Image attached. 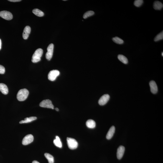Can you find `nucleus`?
<instances>
[{
  "label": "nucleus",
  "mask_w": 163,
  "mask_h": 163,
  "mask_svg": "<svg viewBox=\"0 0 163 163\" xmlns=\"http://www.w3.org/2000/svg\"><path fill=\"white\" fill-rule=\"evenodd\" d=\"M29 93V91L26 89L19 90L17 95V99L20 101H24L27 98Z\"/></svg>",
  "instance_id": "f257e3e1"
},
{
  "label": "nucleus",
  "mask_w": 163,
  "mask_h": 163,
  "mask_svg": "<svg viewBox=\"0 0 163 163\" xmlns=\"http://www.w3.org/2000/svg\"><path fill=\"white\" fill-rule=\"evenodd\" d=\"M43 54V50L42 49L39 48L36 50L32 56V62L36 63L41 60V57Z\"/></svg>",
  "instance_id": "f03ea898"
},
{
  "label": "nucleus",
  "mask_w": 163,
  "mask_h": 163,
  "mask_svg": "<svg viewBox=\"0 0 163 163\" xmlns=\"http://www.w3.org/2000/svg\"><path fill=\"white\" fill-rule=\"evenodd\" d=\"M67 141L68 147L70 149H74L78 147V142L76 140L73 138L67 137Z\"/></svg>",
  "instance_id": "7ed1b4c3"
},
{
  "label": "nucleus",
  "mask_w": 163,
  "mask_h": 163,
  "mask_svg": "<svg viewBox=\"0 0 163 163\" xmlns=\"http://www.w3.org/2000/svg\"><path fill=\"white\" fill-rule=\"evenodd\" d=\"M60 72L58 70H53L49 72L48 75V78L51 81H54L60 75Z\"/></svg>",
  "instance_id": "20e7f679"
},
{
  "label": "nucleus",
  "mask_w": 163,
  "mask_h": 163,
  "mask_svg": "<svg viewBox=\"0 0 163 163\" xmlns=\"http://www.w3.org/2000/svg\"><path fill=\"white\" fill-rule=\"evenodd\" d=\"M39 105L42 107L51 108L53 109H54V106L52 104V102L49 99L43 100L41 102Z\"/></svg>",
  "instance_id": "39448f33"
},
{
  "label": "nucleus",
  "mask_w": 163,
  "mask_h": 163,
  "mask_svg": "<svg viewBox=\"0 0 163 163\" xmlns=\"http://www.w3.org/2000/svg\"><path fill=\"white\" fill-rule=\"evenodd\" d=\"M54 48V45L53 44H49L47 49V52L46 54V57L47 60H50L52 58Z\"/></svg>",
  "instance_id": "423d86ee"
},
{
  "label": "nucleus",
  "mask_w": 163,
  "mask_h": 163,
  "mask_svg": "<svg viewBox=\"0 0 163 163\" xmlns=\"http://www.w3.org/2000/svg\"><path fill=\"white\" fill-rule=\"evenodd\" d=\"M0 16L3 19L7 20H10L12 19L13 16L12 14L9 11H3L0 12Z\"/></svg>",
  "instance_id": "0eeeda50"
},
{
  "label": "nucleus",
  "mask_w": 163,
  "mask_h": 163,
  "mask_svg": "<svg viewBox=\"0 0 163 163\" xmlns=\"http://www.w3.org/2000/svg\"><path fill=\"white\" fill-rule=\"evenodd\" d=\"M34 137L32 135H27L23 139L22 144L24 145H26L32 143Z\"/></svg>",
  "instance_id": "6e6552de"
},
{
  "label": "nucleus",
  "mask_w": 163,
  "mask_h": 163,
  "mask_svg": "<svg viewBox=\"0 0 163 163\" xmlns=\"http://www.w3.org/2000/svg\"><path fill=\"white\" fill-rule=\"evenodd\" d=\"M110 96L108 94H105L102 96L98 101V103L99 105H103L107 103L110 99Z\"/></svg>",
  "instance_id": "1a4fd4ad"
},
{
  "label": "nucleus",
  "mask_w": 163,
  "mask_h": 163,
  "mask_svg": "<svg viewBox=\"0 0 163 163\" xmlns=\"http://www.w3.org/2000/svg\"><path fill=\"white\" fill-rule=\"evenodd\" d=\"M125 150V147L123 146H120L117 149V156L118 159H121L123 157Z\"/></svg>",
  "instance_id": "9d476101"
},
{
  "label": "nucleus",
  "mask_w": 163,
  "mask_h": 163,
  "mask_svg": "<svg viewBox=\"0 0 163 163\" xmlns=\"http://www.w3.org/2000/svg\"><path fill=\"white\" fill-rule=\"evenodd\" d=\"M150 87L151 93L155 94L158 92V87L156 82L154 81H151L149 83Z\"/></svg>",
  "instance_id": "9b49d317"
},
{
  "label": "nucleus",
  "mask_w": 163,
  "mask_h": 163,
  "mask_svg": "<svg viewBox=\"0 0 163 163\" xmlns=\"http://www.w3.org/2000/svg\"><path fill=\"white\" fill-rule=\"evenodd\" d=\"M31 31V28L29 26H27L24 28L23 33L22 36L24 39H27L29 37Z\"/></svg>",
  "instance_id": "f8f14e48"
},
{
  "label": "nucleus",
  "mask_w": 163,
  "mask_h": 163,
  "mask_svg": "<svg viewBox=\"0 0 163 163\" xmlns=\"http://www.w3.org/2000/svg\"><path fill=\"white\" fill-rule=\"evenodd\" d=\"M115 131V128L114 126H112L110 128L107 134L106 137L108 140H110L114 134Z\"/></svg>",
  "instance_id": "ddd939ff"
},
{
  "label": "nucleus",
  "mask_w": 163,
  "mask_h": 163,
  "mask_svg": "<svg viewBox=\"0 0 163 163\" xmlns=\"http://www.w3.org/2000/svg\"><path fill=\"white\" fill-rule=\"evenodd\" d=\"M0 91L4 95L7 94L9 92L7 85L3 83H0Z\"/></svg>",
  "instance_id": "4468645a"
},
{
  "label": "nucleus",
  "mask_w": 163,
  "mask_h": 163,
  "mask_svg": "<svg viewBox=\"0 0 163 163\" xmlns=\"http://www.w3.org/2000/svg\"><path fill=\"white\" fill-rule=\"evenodd\" d=\"M154 8L156 10H160L163 7V5L160 2L156 1L154 4Z\"/></svg>",
  "instance_id": "2eb2a0df"
},
{
  "label": "nucleus",
  "mask_w": 163,
  "mask_h": 163,
  "mask_svg": "<svg viewBox=\"0 0 163 163\" xmlns=\"http://www.w3.org/2000/svg\"><path fill=\"white\" fill-rule=\"evenodd\" d=\"M86 125L87 127L90 128H93L96 126V123L94 120L90 119L87 120L86 122Z\"/></svg>",
  "instance_id": "dca6fc26"
},
{
  "label": "nucleus",
  "mask_w": 163,
  "mask_h": 163,
  "mask_svg": "<svg viewBox=\"0 0 163 163\" xmlns=\"http://www.w3.org/2000/svg\"><path fill=\"white\" fill-rule=\"evenodd\" d=\"M37 118L35 117H31L29 118H24V120L20 121V123H23L30 122H31L37 119Z\"/></svg>",
  "instance_id": "f3484780"
},
{
  "label": "nucleus",
  "mask_w": 163,
  "mask_h": 163,
  "mask_svg": "<svg viewBox=\"0 0 163 163\" xmlns=\"http://www.w3.org/2000/svg\"><path fill=\"white\" fill-rule=\"evenodd\" d=\"M54 143L55 145L59 148L62 147V144L60 138L58 136H56V139L54 141Z\"/></svg>",
  "instance_id": "a211bd4d"
},
{
  "label": "nucleus",
  "mask_w": 163,
  "mask_h": 163,
  "mask_svg": "<svg viewBox=\"0 0 163 163\" xmlns=\"http://www.w3.org/2000/svg\"><path fill=\"white\" fill-rule=\"evenodd\" d=\"M32 12L35 15L39 17H42L44 16V13L38 9H35L33 10Z\"/></svg>",
  "instance_id": "6ab92c4d"
},
{
  "label": "nucleus",
  "mask_w": 163,
  "mask_h": 163,
  "mask_svg": "<svg viewBox=\"0 0 163 163\" xmlns=\"http://www.w3.org/2000/svg\"><path fill=\"white\" fill-rule=\"evenodd\" d=\"M118 58L119 60L125 64L128 63V60L127 57L121 54H119L118 56Z\"/></svg>",
  "instance_id": "aec40b11"
},
{
  "label": "nucleus",
  "mask_w": 163,
  "mask_h": 163,
  "mask_svg": "<svg viewBox=\"0 0 163 163\" xmlns=\"http://www.w3.org/2000/svg\"><path fill=\"white\" fill-rule=\"evenodd\" d=\"M44 156L48 160L49 163H54V159L53 156L47 153H45L44 154Z\"/></svg>",
  "instance_id": "412c9836"
},
{
  "label": "nucleus",
  "mask_w": 163,
  "mask_h": 163,
  "mask_svg": "<svg viewBox=\"0 0 163 163\" xmlns=\"http://www.w3.org/2000/svg\"><path fill=\"white\" fill-rule=\"evenodd\" d=\"M112 39L114 42L118 44H122L124 42L122 39L117 37H113Z\"/></svg>",
  "instance_id": "4be33fe9"
},
{
  "label": "nucleus",
  "mask_w": 163,
  "mask_h": 163,
  "mask_svg": "<svg viewBox=\"0 0 163 163\" xmlns=\"http://www.w3.org/2000/svg\"><path fill=\"white\" fill-rule=\"evenodd\" d=\"M163 39V32L160 33L156 36L154 39V41L157 42V41L162 40Z\"/></svg>",
  "instance_id": "5701e85b"
},
{
  "label": "nucleus",
  "mask_w": 163,
  "mask_h": 163,
  "mask_svg": "<svg viewBox=\"0 0 163 163\" xmlns=\"http://www.w3.org/2000/svg\"><path fill=\"white\" fill-rule=\"evenodd\" d=\"M94 14V12L93 11H87L84 14L83 17L84 19H86V18L90 17V16L93 15Z\"/></svg>",
  "instance_id": "b1692460"
},
{
  "label": "nucleus",
  "mask_w": 163,
  "mask_h": 163,
  "mask_svg": "<svg viewBox=\"0 0 163 163\" xmlns=\"http://www.w3.org/2000/svg\"><path fill=\"white\" fill-rule=\"evenodd\" d=\"M143 1L142 0H136L134 1V5L137 7H139L143 4Z\"/></svg>",
  "instance_id": "393cba45"
},
{
  "label": "nucleus",
  "mask_w": 163,
  "mask_h": 163,
  "mask_svg": "<svg viewBox=\"0 0 163 163\" xmlns=\"http://www.w3.org/2000/svg\"><path fill=\"white\" fill-rule=\"evenodd\" d=\"M5 72V70L3 66L0 65V74H4Z\"/></svg>",
  "instance_id": "a878e982"
},
{
  "label": "nucleus",
  "mask_w": 163,
  "mask_h": 163,
  "mask_svg": "<svg viewBox=\"0 0 163 163\" xmlns=\"http://www.w3.org/2000/svg\"><path fill=\"white\" fill-rule=\"evenodd\" d=\"M8 1L13 2H19L21 1V0H9Z\"/></svg>",
  "instance_id": "bb28decb"
},
{
  "label": "nucleus",
  "mask_w": 163,
  "mask_h": 163,
  "mask_svg": "<svg viewBox=\"0 0 163 163\" xmlns=\"http://www.w3.org/2000/svg\"><path fill=\"white\" fill-rule=\"evenodd\" d=\"M32 163H40L39 162H38V161L36 160H34L33 161Z\"/></svg>",
  "instance_id": "cd10ccee"
},
{
  "label": "nucleus",
  "mask_w": 163,
  "mask_h": 163,
  "mask_svg": "<svg viewBox=\"0 0 163 163\" xmlns=\"http://www.w3.org/2000/svg\"><path fill=\"white\" fill-rule=\"evenodd\" d=\"M1 44H2L1 41V39H0V50H1Z\"/></svg>",
  "instance_id": "c85d7f7f"
},
{
  "label": "nucleus",
  "mask_w": 163,
  "mask_h": 163,
  "mask_svg": "<svg viewBox=\"0 0 163 163\" xmlns=\"http://www.w3.org/2000/svg\"><path fill=\"white\" fill-rule=\"evenodd\" d=\"M55 109L56 111H59V109L58 108H56Z\"/></svg>",
  "instance_id": "c756f323"
},
{
  "label": "nucleus",
  "mask_w": 163,
  "mask_h": 163,
  "mask_svg": "<svg viewBox=\"0 0 163 163\" xmlns=\"http://www.w3.org/2000/svg\"><path fill=\"white\" fill-rule=\"evenodd\" d=\"M162 56H163V52L162 53Z\"/></svg>",
  "instance_id": "7c9ffc66"
}]
</instances>
